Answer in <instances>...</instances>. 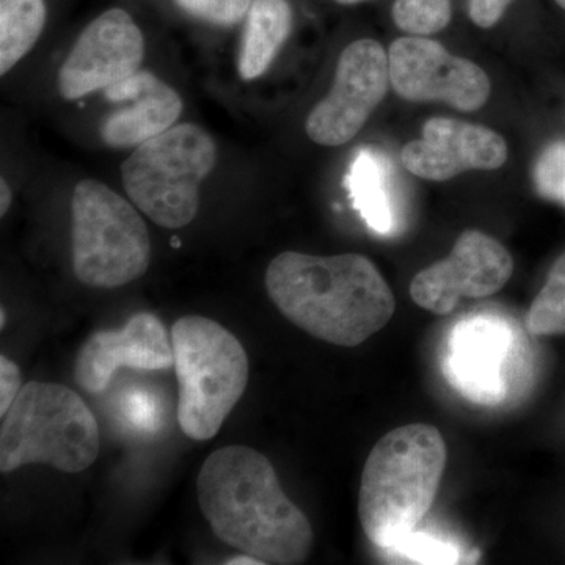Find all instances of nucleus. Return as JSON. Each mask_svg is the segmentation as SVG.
<instances>
[{
	"label": "nucleus",
	"mask_w": 565,
	"mask_h": 565,
	"mask_svg": "<svg viewBox=\"0 0 565 565\" xmlns=\"http://www.w3.org/2000/svg\"><path fill=\"white\" fill-rule=\"evenodd\" d=\"M196 497L212 533L237 552L263 565L302 564L310 556V520L256 449L233 445L212 452L196 478Z\"/></svg>",
	"instance_id": "nucleus-1"
},
{
	"label": "nucleus",
	"mask_w": 565,
	"mask_h": 565,
	"mask_svg": "<svg viewBox=\"0 0 565 565\" xmlns=\"http://www.w3.org/2000/svg\"><path fill=\"white\" fill-rule=\"evenodd\" d=\"M266 288L294 326L344 348H355L384 329L396 310L388 282L356 253H281L267 267Z\"/></svg>",
	"instance_id": "nucleus-2"
},
{
	"label": "nucleus",
	"mask_w": 565,
	"mask_h": 565,
	"mask_svg": "<svg viewBox=\"0 0 565 565\" xmlns=\"http://www.w3.org/2000/svg\"><path fill=\"white\" fill-rule=\"evenodd\" d=\"M446 467V444L429 424L385 434L364 463L359 516L364 534L388 550L416 530L433 508Z\"/></svg>",
	"instance_id": "nucleus-3"
},
{
	"label": "nucleus",
	"mask_w": 565,
	"mask_h": 565,
	"mask_svg": "<svg viewBox=\"0 0 565 565\" xmlns=\"http://www.w3.org/2000/svg\"><path fill=\"white\" fill-rule=\"evenodd\" d=\"M99 444L98 422L79 394L65 385L29 382L2 416L0 471L44 463L81 473L95 462Z\"/></svg>",
	"instance_id": "nucleus-4"
},
{
	"label": "nucleus",
	"mask_w": 565,
	"mask_h": 565,
	"mask_svg": "<svg viewBox=\"0 0 565 565\" xmlns=\"http://www.w3.org/2000/svg\"><path fill=\"white\" fill-rule=\"evenodd\" d=\"M170 334L181 430L192 440H211L247 388V352L230 330L203 316L178 319Z\"/></svg>",
	"instance_id": "nucleus-5"
},
{
	"label": "nucleus",
	"mask_w": 565,
	"mask_h": 565,
	"mask_svg": "<svg viewBox=\"0 0 565 565\" xmlns=\"http://www.w3.org/2000/svg\"><path fill=\"white\" fill-rule=\"evenodd\" d=\"M215 162L217 147L211 134L184 122L136 148L122 162V185L152 222L178 230L199 214L200 185Z\"/></svg>",
	"instance_id": "nucleus-6"
},
{
	"label": "nucleus",
	"mask_w": 565,
	"mask_h": 565,
	"mask_svg": "<svg viewBox=\"0 0 565 565\" xmlns=\"http://www.w3.org/2000/svg\"><path fill=\"white\" fill-rule=\"evenodd\" d=\"M71 252L77 280L120 288L150 267V234L131 203L103 182L84 180L71 199Z\"/></svg>",
	"instance_id": "nucleus-7"
},
{
	"label": "nucleus",
	"mask_w": 565,
	"mask_h": 565,
	"mask_svg": "<svg viewBox=\"0 0 565 565\" xmlns=\"http://www.w3.org/2000/svg\"><path fill=\"white\" fill-rule=\"evenodd\" d=\"M388 84V54L382 44L353 41L338 62L332 90L308 115V137L323 147L348 143L385 98Z\"/></svg>",
	"instance_id": "nucleus-8"
},
{
	"label": "nucleus",
	"mask_w": 565,
	"mask_h": 565,
	"mask_svg": "<svg viewBox=\"0 0 565 565\" xmlns=\"http://www.w3.org/2000/svg\"><path fill=\"white\" fill-rule=\"evenodd\" d=\"M390 82L407 102H445L462 111L481 109L490 96V81L481 66L449 54L424 36H404L388 51Z\"/></svg>",
	"instance_id": "nucleus-9"
},
{
	"label": "nucleus",
	"mask_w": 565,
	"mask_h": 565,
	"mask_svg": "<svg viewBox=\"0 0 565 565\" xmlns=\"http://www.w3.org/2000/svg\"><path fill=\"white\" fill-rule=\"evenodd\" d=\"M514 270L511 253L493 237L468 230L448 258L415 275L411 296L416 305L435 315H448L462 297L481 299L503 289Z\"/></svg>",
	"instance_id": "nucleus-10"
},
{
	"label": "nucleus",
	"mask_w": 565,
	"mask_h": 565,
	"mask_svg": "<svg viewBox=\"0 0 565 565\" xmlns=\"http://www.w3.org/2000/svg\"><path fill=\"white\" fill-rule=\"evenodd\" d=\"M145 57V40L128 11L111 9L81 33L58 73L63 98H84L136 74Z\"/></svg>",
	"instance_id": "nucleus-11"
},
{
	"label": "nucleus",
	"mask_w": 565,
	"mask_h": 565,
	"mask_svg": "<svg viewBox=\"0 0 565 565\" xmlns=\"http://www.w3.org/2000/svg\"><path fill=\"white\" fill-rule=\"evenodd\" d=\"M514 345L509 323L497 316H471L449 334L445 374L471 403L497 405L508 393L505 364Z\"/></svg>",
	"instance_id": "nucleus-12"
},
{
	"label": "nucleus",
	"mask_w": 565,
	"mask_h": 565,
	"mask_svg": "<svg viewBox=\"0 0 565 565\" xmlns=\"http://www.w3.org/2000/svg\"><path fill=\"white\" fill-rule=\"evenodd\" d=\"M508 143L500 134L473 122L433 118L423 137L405 145L401 161L415 177L446 181L468 170H497L508 161Z\"/></svg>",
	"instance_id": "nucleus-13"
},
{
	"label": "nucleus",
	"mask_w": 565,
	"mask_h": 565,
	"mask_svg": "<svg viewBox=\"0 0 565 565\" xmlns=\"http://www.w3.org/2000/svg\"><path fill=\"white\" fill-rule=\"evenodd\" d=\"M174 364L172 334L151 313L132 316L122 329L93 333L76 362L77 384L88 393H102L121 367L166 371Z\"/></svg>",
	"instance_id": "nucleus-14"
},
{
	"label": "nucleus",
	"mask_w": 565,
	"mask_h": 565,
	"mask_svg": "<svg viewBox=\"0 0 565 565\" xmlns=\"http://www.w3.org/2000/svg\"><path fill=\"white\" fill-rule=\"evenodd\" d=\"M104 96L121 104L102 125L103 140L111 148H137L172 128L182 114L180 95L150 71L139 70L110 85Z\"/></svg>",
	"instance_id": "nucleus-15"
},
{
	"label": "nucleus",
	"mask_w": 565,
	"mask_h": 565,
	"mask_svg": "<svg viewBox=\"0 0 565 565\" xmlns=\"http://www.w3.org/2000/svg\"><path fill=\"white\" fill-rule=\"evenodd\" d=\"M291 29L292 10L286 0H253L239 55L243 79H258L266 73Z\"/></svg>",
	"instance_id": "nucleus-16"
},
{
	"label": "nucleus",
	"mask_w": 565,
	"mask_h": 565,
	"mask_svg": "<svg viewBox=\"0 0 565 565\" xmlns=\"http://www.w3.org/2000/svg\"><path fill=\"white\" fill-rule=\"evenodd\" d=\"M349 189L356 210L371 230L390 234L394 230V211L384 162L371 151L356 156L349 173Z\"/></svg>",
	"instance_id": "nucleus-17"
},
{
	"label": "nucleus",
	"mask_w": 565,
	"mask_h": 565,
	"mask_svg": "<svg viewBox=\"0 0 565 565\" xmlns=\"http://www.w3.org/2000/svg\"><path fill=\"white\" fill-rule=\"evenodd\" d=\"M44 0H0V74L7 73L35 46L46 24Z\"/></svg>",
	"instance_id": "nucleus-18"
},
{
	"label": "nucleus",
	"mask_w": 565,
	"mask_h": 565,
	"mask_svg": "<svg viewBox=\"0 0 565 565\" xmlns=\"http://www.w3.org/2000/svg\"><path fill=\"white\" fill-rule=\"evenodd\" d=\"M526 327L535 337L565 334V253L553 264L544 288L535 296Z\"/></svg>",
	"instance_id": "nucleus-19"
},
{
	"label": "nucleus",
	"mask_w": 565,
	"mask_h": 565,
	"mask_svg": "<svg viewBox=\"0 0 565 565\" xmlns=\"http://www.w3.org/2000/svg\"><path fill=\"white\" fill-rule=\"evenodd\" d=\"M393 21L411 35H433L451 21V0H394Z\"/></svg>",
	"instance_id": "nucleus-20"
},
{
	"label": "nucleus",
	"mask_w": 565,
	"mask_h": 565,
	"mask_svg": "<svg viewBox=\"0 0 565 565\" xmlns=\"http://www.w3.org/2000/svg\"><path fill=\"white\" fill-rule=\"evenodd\" d=\"M388 552L405 559H412L414 563L424 564H455L460 559V553L456 546L440 541L435 535L415 533V530L390 546Z\"/></svg>",
	"instance_id": "nucleus-21"
},
{
	"label": "nucleus",
	"mask_w": 565,
	"mask_h": 565,
	"mask_svg": "<svg viewBox=\"0 0 565 565\" xmlns=\"http://www.w3.org/2000/svg\"><path fill=\"white\" fill-rule=\"evenodd\" d=\"M534 184L545 199L565 206V143L550 145L534 167Z\"/></svg>",
	"instance_id": "nucleus-22"
},
{
	"label": "nucleus",
	"mask_w": 565,
	"mask_h": 565,
	"mask_svg": "<svg viewBox=\"0 0 565 565\" xmlns=\"http://www.w3.org/2000/svg\"><path fill=\"white\" fill-rule=\"evenodd\" d=\"M185 13L217 25L237 24L250 10L253 0H174Z\"/></svg>",
	"instance_id": "nucleus-23"
},
{
	"label": "nucleus",
	"mask_w": 565,
	"mask_h": 565,
	"mask_svg": "<svg viewBox=\"0 0 565 565\" xmlns=\"http://www.w3.org/2000/svg\"><path fill=\"white\" fill-rule=\"evenodd\" d=\"M121 412L126 422L141 434H156L161 429L162 411L158 397L147 390H132L126 394Z\"/></svg>",
	"instance_id": "nucleus-24"
},
{
	"label": "nucleus",
	"mask_w": 565,
	"mask_h": 565,
	"mask_svg": "<svg viewBox=\"0 0 565 565\" xmlns=\"http://www.w3.org/2000/svg\"><path fill=\"white\" fill-rule=\"evenodd\" d=\"M22 388L20 367L7 356H0V415H6Z\"/></svg>",
	"instance_id": "nucleus-25"
},
{
	"label": "nucleus",
	"mask_w": 565,
	"mask_h": 565,
	"mask_svg": "<svg viewBox=\"0 0 565 565\" xmlns=\"http://www.w3.org/2000/svg\"><path fill=\"white\" fill-rule=\"evenodd\" d=\"M512 2L514 0H468V13L476 25L490 29L503 18Z\"/></svg>",
	"instance_id": "nucleus-26"
},
{
	"label": "nucleus",
	"mask_w": 565,
	"mask_h": 565,
	"mask_svg": "<svg viewBox=\"0 0 565 565\" xmlns=\"http://www.w3.org/2000/svg\"><path fill=\"white\" fill-rule=\"evenodd\" d=\"M11 189L6 180L0 181V214L6 215L10 210Z\"/></svg>",
	"instance_id": "nucleus-27"
},
{
	"label": "nucleus",
	"mask_w": 565,
	"mask_h": 565,
	"mask_svg": "<svg viewBox=\"0 0 565 565\" xmlns=\"http://www.w3.org/2000/svg\"><path fill=\"white\" fill-rule=\"evenodd\" d=\"M226 564L232 565H263L259 563L258 559H255V557L244 555V553H241V556L232 557V559L226 561Z\"/></svg>",
	"instance_id": "nucleus-28"
},
{
	"label": "nucleus",
	"mask_w": 565,
	"mask_h": 565,
	"mask_svg": "<svg viewBox=\"0 0 565 565\" xmlns=\"http://www.w3.org/2000/svg\"><path fill=\"white\" fill-rule=\"evenodd\" d=\"M341 6H353V3L364 2V0H337Z\"/></svg>",
	"instance_id": "nucleus-29"
},
{
	"label": "nucleus",
	"mask_w": 565,
	"mask_h": 565,
	"mask_svg": "<svg viewBox=\"0 0 565 565\" xmlns=\"http://www.w3.org/2000/svg\"><path fill=\"white\" fill-rule=\"evenodd\" d=\"M6 322H7V316H6V310H0V327H6Z\"/></svg>",
	"instance_id": "nucleus-30"
},
{
	"label": "nucleus",
	"mask_w": 565,
	"mask_h": 565,
	"mask_svg": "<svg viewBox=\"0 0 565 565\" xmlns=\"http://www.w3.org/2000/svg\"><path fill=\"white\" fill-rule=\"evenodd\" d=\"M555 2L561 7V9L565 10V0H555Z\"/></svg>",
	"instance_id": "nucleus-31"
}]
</instances>
